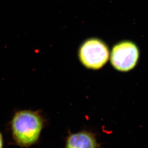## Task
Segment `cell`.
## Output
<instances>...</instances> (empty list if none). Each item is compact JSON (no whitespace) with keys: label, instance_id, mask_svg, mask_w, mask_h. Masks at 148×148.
I'll return each instance as SVG.
<instances>
[{"label":"cell","instance_id":"5","mask_svg":"<svg viewBox=\"0 0 148 148\" xmlns=\"http://www.w3.org/2000/svg\"><path fill=\"white\" fill-rule=\"evenodd\" d=\"M3 135L0 132V148H3Z\"/></svg>","mask_w":148,"mask_h":148},{"label":"cell","instance_id":"1","mask_svg":"<svg viewBox=\"0 0 148 148\" xmlns=\"http://www.w3.org/2000/svg\"><path fill=\"white\" fill-rule=\"evenodd\" d=\"M42 125V119L37 112L29 111L18 112L11 122L13 138L20 145H31L38 139Z\"/></svg>","mask_w":148,"mask_h":148},{"label":"cell","instance_id":"4","mask_svg":"<svg viewBox=\"0 0 148 148\" xmlns=\"http://www.w3.org/2000/svg\"><path fill=\"white\" fill-rule=\"evenodd\" d=\"M96 146L94 136L86 132L73 134L67 140V148H96Z\"/></svg>","mask_w":148,"mask_h":148},{"label":"cell","instance_id":"2","mask_svg":"<svg viewBox=\"0 0 148 148\" xmlns=\"http://www.w3.org/2000/svg\"><path fill=\"white\" fill-rule=\"evenodd\" d=\"M79 57L85 66L99 69L108 60L109 52L106 44L97 38H91L84 42L79 51Z\"/></svg>","mask_w":148,"mask_h":148},{"label":"cell","instance_id":"3","mask_svg":"<svg viewBox=\"0 0 148 148\" xmlns=\"http://www.w3.org/2000/svg\"><path fill=\"white\" fill-rule=\"evenodd\" d=\"M139 57L138 50L135 44L124 41L116 44L111 53L112 66L120 71H128L137 64Z\"/></svg>","mask_w":148,"mask_h":148}]
</instances>
